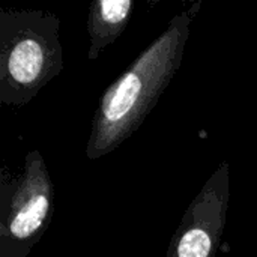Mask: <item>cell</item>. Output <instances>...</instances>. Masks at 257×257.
Wrapping results in <instances>:
<instances>
[{
    "mask_svg": "<svg viewBox=\"0 0 257 257\" xmlns=\"http://www.w3.org/2000/svg\"><path fill=\"white\" fill-rule=\"evenodd\" d=\"M63 71L60 20L48 11H0V102L23 107Z\"/></svg>",
    "mask_w": 257,
    "mask_h": 257,
    "instance_id": "7a4b0ae2",
    "label": "cell"
},
{
    "mask_svg": "<svg viewBox=\"0 0 257 257\" xmlns=\"http://www.w3.org/2000/svg\"><path fill=\"white\" fill-rule=\"evenodd\" d=\"M134 9V0H93L87 15L90 47L89 60H96L104 48L113 44L126 29Z\"/></svg>",
    "mask_w": 257,
    "mask_h": 257,
    "instance_id": "5b68a950",
    "label": "cell"
},
{
    "mask_svg": "<svg viewBox=\"0 0 257 257\" xmlns=\"http://www.w3.org/2000/svg\"><path fill=\"white\" fill-rule=\"evenodd\" d=\"M199 6L176 14L169 27L104 90L92 120L87 160L111 154L142 126L181 68L191 18Z\"/></svg>",
    "mask_w": 257,
    "mask_h": 257,
    "instance_id": "6da1fadb",
    "label": "cell"
},
{
    "mask_svg": "<svg viewBox=\"0 0 257 257\" xmlns=\"http://www.w3.org/2000/svg\"><path fill=\"white\" fill-rule=\"evenodd\" d=\"M53 199L54 187L47 164L38 149L30 151L9 203L3 238L21 247L35 244L50 223Z\"/></svg>",
    "mask_w": 257,
    "mask_h": 257,
    "instance_id": "277c9868",
    "label": "cell"
},
{
    "mask_svg": "<svg viewBox=\"0 0 257 257\" xmlns=\"http://www.w3.org/2000/svg\"><path fill=\"white\" fill-rule=\"evenodd\" d=\"M230 164L223 161L190 203L175 232L167 257H215L227 221Z\"/></svg>",
    "mask_w": 257,
    "mask_h": 257,
    "instance_id": "3957f363",
    "label": "cell"
}]
</instances>
